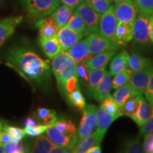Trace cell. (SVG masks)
I'll return each instance as SVG.
<instances>
[{
	"label": "cell",
	"instance_id": "cell-1",
	"mask_svg": "<svg viewBox=\"0 0 153 153\" xmlns=\"http://www.w3.org/2000/svg\"><path fill=\"white\" fill-rule=\"evenodd\" d=\"M8 61L25 77L38 84H45L51 78L49 61L45 60L30 50L17 48L11 50Z\"/></svg>",
	"mask_w": 153,
	"mask_h": 153
},
{
	"label": "cell",
	"instance_id": "cell-2",
	"mask_svg": "<svg viewBox=\"0 0 153 153\" xmlns=\"http://www.w3.org/2000/svg\"><path fill=\"white\" fill-rule=\"evenodd\" d=\"M52 71L56 79L61 92L65 94V85L69 79L77 75L76 63L68 54L62 51L52 59Z\"/></svg>",
	"mask_w": 153,
	"mask_h": 153
},
{
	"label": "cell",
	"instance_id": "cell-3",
	"mask_svg": "<svg viewBox=\"0 0 153 153\" xmlns=\"http://www.w3.org/2000/svg\"><path fill=\"white\" fill-rule=\"evenodd\" d=\"M28 14L35 18L51 14L59 7L60 0H21Z\"/></svg>",
	"mask_w": 153,
	"mask_h": 153
},
{
	"label": "cell",
	"instance_id": "cell-4",
	"mask_svg": "<svg viewBox=\"0 0 153 153\" xmlns=\"http://www.w3.org/2000/svg\"><path fill=\"white\" fill-rule=\"evenodd\" d=\"M117 24L118 20L115 15L114 6L111 5L106 12L101 15L98 31L101 35L106 38L108 41L118 45L115 36Z\"/></svg>",
	"mask_w": 153,
	"mask_h": 153
},
{
	"label": "cell",
	"instance_id": "cell-5",
	"mask_svg": "<svg viewBox=\"0 0 153 153\" xmlns=\"http://www.w3.org/2000/svg\"><path fill=\"white\" fill-rule=\"evenodd\" d=\"M97 110L95 105L87 104L82 111V117L76 133L78 140L93 133L97 125Z\"/></svg>",
	"mask_w": 153,
	"mask_h": 153
},
{
	"label": "cell",
	"instance_id": "cell-6",
	"mask_svg": "<svg viewBox=\"0 0 153 153\" xmlns=\"http://www.w3.org/2000/svg\"><path fill=\"white\" fill-rule=\"evenodd\" d=\"M150 15L139 12L133 22V37L137 43L145 45L150 43Z\"/></svg>",
	"mask_w": 153,
	"mask_h": 153
},
{
	"label": "cell",
	"instance_id": "cell-7",
	"mask_svg": "<svg viewBox=\"0 0 153 153\" xmlns=\"http://www.w3.org/2000/svg\"><path fill=\"white\" fill-rule=\"evenodd\" d=\"M118 22L133 23L139 13L138 7L134 0H122L114 6Z\"/></svg>",
	"mask_w": 153,
	"mask_h": 153
},
{
	"label": "cell",
	"instance_id": "cell-8",
	"mask_svg": "<svg viewBox=\"0 0 153 153\" xmlns=\"http://www.w3.org/2000/svg\"><path fill=\"white\" fill-rule=\"evenodd\" d=\"M87 39L89 52L94 55L106 51H116L119 48L97 32L89 34Z\"/></svg>",
	"mask_w": 153,
	"mask_h": 153
},
{
	"label": "cell",
	"instance_id": "cell-9",
	"mask_svg": "<svg viewBox=\"0 0 153 153\" xmlns=\"http://www.w3.org/2000/svg\"><path fill=\"white\" fill-rule=\"evenodd\" d=\"M75 11L85 22L88 35L98 31L99 20L101 17L100 14L93 10L89 6H88L85 1L80 4L76 7Z\"/></svg>",
	"mask_w": 153,
	"mask_h": 153
},
{
	"label": "cell",
	"instance_id": "cell-10",
	"mask_svg": "<svg viewBox=\"0 0 153 153\" xmlns=\"http://www.w3.org/2000/svg\"><path fill=\"white\" fill-rule=\"evenodd\" d=\"M45 133L46 136L55 145L68 149L71 152L78 140L76 134L73 137H71L59 131L53 125L50 126Z\"/></svg>",
	"mask_w": 153,
	"mask_h": 153
},
{
	"label": "cell",
	"instance_id": "cell-11",
	"mask_svg": "<svg viewBox=\"0 0 153 153\" xmlns=\"http://www.w3.org/2000/svg\"><path fill=\"white\" fill-rule=\"evenodd\" d=\"M84 36V34L76 32L67 26L60 28L57 34V38L62 48V51H67L70 48L82 39Z\"/></svg>",
	"mask_w": 153,
	"mask_h": 153
},
{
	"label": "cell",
	"instance_id": "cell-12",
	"mask_svg": "<svg viewBox=\"0 0 153 153\" xmlns=\"http://www.w3.org/2000/svg\"><path fill=\"white\" fill-rule=\"evenodd\" d=\"M152 70L153 65L140 71L132 72L128 84L134 88L137 93L143 94L146 89Z\"/></svg>",
	"mask_w": 153,
	"mask_h": 153
},
{
	"label": "cell",
	"instance_id": "cell-13",
	"mask_svg": "<svg viewBox=\"0 0 153 153\" xmlns=\"http://www.w3.org/2000/svg\"><path fill=\"white\" fill-rule=\"evenodd\" d=\"M105 136V133L97 129L94 133H91L83 138L79 140L72 152L86 153L87 151L95 145H100Z\"/></svg>",
	"mask_w": 153,
	"mask_h": 153
},
{
	"label": "cell",
	"instance_id": "cell-14",
	"mask_svg": "<svg viewBox=\"0 0 153 153\" xmlns=\"http://www.w3.org/2000/svg\"><path fill=\"white\" fill-rule=\"evenodd\" d=\"M65 51L76 63L87 62L94 56L93 54L89 52L87 38L81 39Z\"/></svg>",
	"mask_w": 153,
	"mask_h": 153
},
{
	"label": "cell",
	"instance_id": "cell-15",
	"mask_svg": "<svg viewBox=\"0 0 153 153\" xmlns=\"http://www.w3.org/2000/svg\"><path fill=\"white\" fill-rule=\"evenodd\" d=\"M37 26L39 28L40 39L56 37L57 32L60 29L58 24L55 22L52 15L40 20Z\"/></svg>",
	"mask_w": 153,
	"mask_h": 153
},
{
	"label": "cell",
	"instance_id": "cell-16",
	"mask_svg": "<svg viewBox=\"0 0 153 153\" xmlns=\"http://www.w3.org/2000/svg\"><path fill=\"white\" fill-rule=\"evenodd\" d=\"M22 16L9 17L0 20V48L10 36L22 22Z\"/></svg>",
	"mask_w": 153,
	"mask_h": 153
},
{
	"label": "cell",
	"instance_id": "cell-17",
	"mask_svg": "<svg viewBox=\"0 0 153 153\" xmlns=\"http://www.w3.org/2000/svg\"><path fill=\"white\" fill-rule=\"evenodd\" d=\"M152 106L143 97V94H140V96L138 107H137L136 111L134 114L131 119H133V121L139 127H141L151 117L152 114Z\"/></svg>",
	"mask_w": 153,
	"mask_h": 153
},
{
	"label": "cell",
	"instance_id": "cell-18",
	"mask_svg": "<svg viewBox=\"0 0 153 153\" xmlns=\"http://www.w3.org/2000/svg\"><path fill=\"white\" fill-rule=\"evenodd\" d=\"M115 36L120 47L126 45L133 39V23L118 22Z\"/></svg>",
	"mask_w": 153,
	"mask_h": 153
},
{
	"label": "cell",
	"instance_id": "cell-19",
	"mask_svg": "<svg viewBox=\"0 0 153 153\" xmlns=\"http://www.w3.org/2000/svg\"><path fill=\"white\" fill-rule=\"evenodd\" d=\"M111 89V75L109 72L106 71L103 79L93 91L91 97L94 100L101 102L104 98L110 95Z\"/></svg>",
	"mask_w": 153,
	"mask_h": 153
},
{
	"label": "cell",
	"instance_id": "cell-20",
	"mask_svg": "<svg viewBox=\"0 0 153 153\" xmlns=\"http://www.w3.org/2000/svg\"><path fill=\"white\" fill-rule=\"evenodd\" d=\"M55 144L45 135H38L28 146V152L34 153H48L54 148Z\"/></svg>",
	"mask_w": 153,
	"mask_h": 153
},
{
	"label": "cell",
	"instance_id": "cell-21",
	"mask_svg": "<svg viewBox=\"0 0 153 153\" xmlns=\"http://www.w3.org/2000/svg\"><path fill=\"white\" fill-rule=\"evenodd\" d=\"M39 42L42 51L50 59H53L62 51V48L57 36L45 39L39 38Z\"/></svg>",
	"mask_w": 153,
	"mask_h": 153
},
{
	"label": "cell",
	"instance_id": "cell-22",
	"mask_svg": "<svg viewBox=\"0 0 153 153\" xmlns=\"http://www.w3.org/2000/svg\"><path fill=\"white\" fill-rule=\"evenodd\" d=\"M129 56L127 51H123L112 59L108 71L111 75L114 76L128 68V60Z\"/></svg>",
	"mask_w": 153,
	"mask_h": 153
},
{
	"label": "cell",
	"instance_id": "cell-23",
	"mask_svg": "<svg viewBox=\"0 0 153 153\" xmlns=\"http://www.w3.org/2000/svg\"><path fill=\"white\" fill-rule=\"evenodd\" d=\"M115 54H116V51L101 53L99 54L94 55L92 58L86 62L88 65L89 70L106 68V65L109 61L111 60Z\"/></svg>",
	"mask_w": 153,
	"mask_h": 153
},
{
	"label": "cell",
	"instance_id": "cell-24",
	"mask_svg": "<svg viewBox=\"0 0 153 153\" xmlns=\"http://www.w3.org/2000/svg\"><path fill=\"white\" fill-rule=\"evenodd\" d=\"M138 93L134 89V88L129 85V84H126L125 85L122 86L118 89L114 93V99L117 103L118 106H119L120 109L121 107L123 106L125 102L129 99L132 98V97H135Z\"/></svg>",
	"mask_w": 153,
	"mask_h": 153
},
{
	"label": "cell",
	"instance_id": "cell-25",
	"mask_svg": "<svg viewBox=\"0 0 153 153\" xmlns=\"http://www.w3.org/2000/svg\"><path fill=\"white\" fill-rule=\"evenodd\" d=\"M115 116L106 112L101 107L97 108V130L106 134L107 130L110 127L113 122L116 120Z\"/></svg>",
	"mask_w": 153,
	"mask_h": 153
},
{
	"label": "cell",
	"instance_id": "cell-26",
	"mask_svg": "<svg viewBox=\"0 0 153 153\" xmlns=\"http://www.w3.org/2000/svg\"><path fill=\"white\" fill-rule=\"evenodd\" d=\"M153 65L152 61L139 54H133L128 57V67L132 72L140 71Z\"/></svg>",
	"mask_w": 153,
	"mask_h": 153
},
{
	"label": "cell",
	"instance_id": "cell-27",
	"mask_svg": "<svg viewBox=\"0 0 153 153\" xmlns=\"http://www.w3.org/2000/svg\"><path fill=\"white\" fill-rule=\"evenodd\" d=\"M73 12V9L63 4L55 9V11L52 13V16L58 24L59 27L61 28L66 26Z\"/></svg>",
	"mask_w": 153,
	"mask_h": 153
},
{
	"label": "cell",
	"instance_id": "cell-28",
	"mask_svg": "<svg viewBox=\"0 0 153 153\" xmlns=\"http://www.w3.org/2000/svg\"><path fill=\"white\" fill-rule=\"evenodd\" d=\"M106 72V68L89 70V74H88V82L87 85V93L89 96L91 95L96 87L99 85V82L103 79Z\"/></svg>",
	"mask_w": 153,
	"mask_h": 153
},
{
	"label": "cell",
	"instance_id": "cell-29",
	"mask_svg": "<svg viewBox=\"0 0 153 153\" xmlns=\"http://www.w3.org/2000/svg\"><path fill=\"white\" fill-rule=\"evenodd\" d=\"M67 96H68V99L70 104L78 109L81 111L84 110L87 103L79 87L75 88L72 91L67 94Z\"/></svg>",
	"mask_w": 153,
	"mask_h": 153
},
{
	"label": "cell",
	"instance_id": "cell-30",
	"mask_svg": "<svg viewBox=\"0 0 153 153\" xmlns=\"http://www.w3.org/2000/svg\"><path fill=\"white\" fill-rule=\"evenodd\" d=\"M36 118L45 125H52L57 120L55 110L46 108H39L36 111Z\"/></svg>",
	"mask_w": 153,
	"mask_h": 153
},
{
	"label": "cell",
	"instance_id": "cell-31",
	"mask_svg": "<svg viewBox=\"0 0 153 153\" xmlns=\"http://www.w3.org/2000/svg\"><path fill=\"white\" fill-rule=\"evenodd\" d=\"M100 107L104 108L108 114L115 116L116 118H119L120 116H122L119 106H118L117 103L114 100V97H111V95L108 96L101 101Z\"/></svg>",
	"mask_w": 153,
	"mask_h": 153
},
{
	"label": "cell",
	"instance_id": "cell-32",
	"mask_svg": "<svg viewBox=\"0 0 153 153\" xmlns=\"http://www.w3.org/2000/svg\"><path fill=\"white\" fill-rule=\"evenodd\" d=\"M143 94H138L135 97L129 99L125 102L123 106L120 108V112H121L122 116H127V117L132 118L134 114L136 111L137 107L139 105L140 101V96Z\"/></svg>",
	"mask_w": 153,
	"mask_h": 153
},
{
	"label": "cell",
	"instance_id": "cell-33",
	"mask_svg": "<svg viewBox=\"0 0 153 153\" xmlns=\"http://www.w3.org/2000/svg\"><path fill=\"white\" fill-rule=\"evenodd\" d=\"M52 125L59 131L71 137H73L76 133V128L71 120L57 119Z\"/></svg>",
	"mask_w": 153,
	"mask_h": 153
},
{
	"label": "cell",
	"instance_id": "cell-34",
	"mask_svg": "<svg viewBox=\"0 0 153 153\" xmlns=\"http://www.w3.org/2000/svg\"><path fill=\"white\" fill-rule=\"evenodd\" d=\"M66 26L76 32L84 34L85 36L88 35L85 22L76 11L72 14Z\"/></svg>",
	"mask_w": 153,
	"mask_h": 153
},
{
	"label": "cell",
	"instance_id": "cell-35",
	"mask_svg": "<svg viewBox=\"0 0 153 153\" xmlns=\"http://www.w3.org/2000/svg\"><path fill=\"white\" fill-rule=\"evenodd\" d=\"M132 73V70L130 68H127L123 71L114 75V79L111 80V87L116 89L122 86L125 85L129 81L130 76Z\"/></svg>",
	"mask_w": 153,
	"mask_h": 153
},
{
	"label": "cell",
	"instance_id": "cell-36",
	"mask_svg": "<svg viewBox=\"0 0 153 153\" xmlns=\"http://www.w3.org/2000/svg\"><path fill=\"white\" fill-rule=\"evenodd\" d=\"M122 150L123 152L127 153H142L144 152L140 141L137 137L126 140Z\"/></svg>",
	"mask_w": 153,
	"mask_h": 153
},
{
	"label": "cell",
	"instance_id": "cell-37",
	"mask_svg": "<svg viewBox=\"0 0 153 153\" xmlns=\"http://www.w3.org/2000/svg\"><path fill=\"white\" fill-rule=\"evenodd\" d=\"M4 152L7 153H23L28 152V146L25 145L24 141H11L3 145Z\"/></svg>",
	"mask_w": 153,
	"mask_h": 153
},
{
	"label": "cell",
	"instance_id": "cell-38",
	"mask_svg": "<svg viewBox=\"0 0 153 153\" xmlns=\"http://www.w3.org/2000/svg\"><path fill=\"white\" fill-rule=\"evenodd\" d=\"M88 6L101 15L108 10L111 6L109 0H85Z\"/></svg>",
	"mask_w": 153,
	"mask_h": 153
},
{
	"label": "cell",
	"instance_id": "cell-39",
	"mask_svg": "<svg viewBox=\"0 0 153 153\" xmlns=\"http://www.w3.org/2000/svg\"><path fill=\"white\" fill-rule=\"evenodd\" d=\"M3 130H4L5 131L10 134L11 137H12L11 141H19L20 140H22L26 135L24 130L14 127V126L5 125L3 126Z\"/></svg>",
	"mask_w": 153,
	"mask_h": 153
},
{
	"label": "cell",
	"instance_id": "cell-40",
	"mask_svg": "<svg viewBox=\"0 0 153 153\" xmlns=\"http://www.w3.org/2000/svg\"><path fill=\"white\" fill-rule=\"evenodd\" d=\"M49 126V125H45V124L35 125L33 126H31V127L25 128L24 132L25 134L28 135V136L36 137L38 135H42V134L45 133Z\"/></svg>",
	"mask_w": 153,
	"mask_h": 153
},
{
	"label": "cell",
	"instance_id": "cell-41",
	"mask_svg": "<svg viewBox=\"0 0 153 153\" xmlns=\"http://www.w3.org/2000/svg\"><path fill=\"white\" fill-rule=\"evenodd\" d=\"M138 7L139 12L153 14V0H134Z\"/></svg>",
	"mask_w": 153,
	"mask_h": 153
},
{
	"label": "cell",
	"instance_id": "cell-42",
	"mask_svg": "<svg viewBox=\"0 0 153 153\" xmlns=\"http://www.w3.org/2000/svg\"><path fill=\"white\" fill-rule=\"evenodd\" d=\"M89 68L86 62H80L76 63V72L78 76L81 78L82 82L86 85L88 82V74H89Z\"/></svg>",
	"mask_w": 153,
	"mask_h": 153
},
{
	"label": "cell",
	"instance_id": "cell-43",
	"mask_svg": "<svg viewBox=\"0 0 153 153\" xmlns=\"http://www.w3.org/2000/svg\"><path fill=\"white\" fill-rule=\"evenodd\" d=\"M144 93L146 100L153 107V70L150 74L148 85Z\"/></svg>",
	"mask_w": 153,
	"mask_h": 153
},
{
	"label": "cell",
	"instance_id": "cell-44",
	"mask_svg": "<svg viewBox=\"0 0 153 153\" xmlns=\"http://www.w3.org/2000/svg\"><path fill=\"white\" fill-rule=\"evenodd\" d=\"M143 148L145 152L153 153V133L145 135Z\"/></svg>",
	"mask_w": 153,
	"mask_h": 153
},
{
	"label": "cell",
	"instance_id": "cell-45",
	"mask_svg": "<svg viewBox=\"0 0 153 153\" xmlns=\"http://www.w3.org/2000/svg\"><path fill=\"white\" fill-rule=\"evenodd\" d=\"M150 133H153V109L151 117L144 125L140 127V135L145 136V135Z\"/></svg>",
	"mask_w": 153,
	"mask_h": 153
},
{
	"label": "cell",
	"instance_id": "cell-46",
	"mask_svg": "<svg viewBox=\"0 0 153 153\" xmlns=\"http://www.w3.org/2000/svg\"><path fill=\"white\" fill-rule=\"evenodd\" d=\"M76 87H79V76L77 75L72 76L67 82L65 85V94L72 91Z\"/></svg>",
	"mask_w": 153,
	"mask_h": 153
},
{
	"label": "cell",
	"instance_id": "cell-47",
	"mask_svg": "<svg viewBox=\"0 0 153 153\" xmlns=\"http://www.w3.org/2000/svg\"><path fill=\"white\" fill-rule=\"evenodd\" d=\"M11 140H12V137L10 134L3 129L0 131V144L4 145L11 142Z\"/></svg>",
	"mask_w": 153,
	"mask_h": 153
},
{
	"label": "cell",
	"instance_id": "cell-48",
	"mask_svg": "<svg viewBox=\"0 0 153 153\" xmlns=\"http://www.w3.org/2000/svg\"><path fill=\"white\" fill-rule=\"evenodd\" d=\"M84 1L85 0H60V2L62 3L63 4L71 7L72 9H75Z\"/></svg>",
	"mask_w": 153,
	"mask_h": 153
},
{
	"label": "cell",
	"instance_id": "cell-49",
	"mask_svg": "<svg viewBox=\"0 0 153 153\" xmlns=\"http://www.w3.org/2000/svg\"><path fill=\"white\" fill-rule=\"evenodd\" d=\"M36 123H37V121L33 117H27L24 121V126L25 128L31 127V126L36 125Z\"/></svg>",
	"mask_w": 153,
	"mask_h": 153
},
{
	"label": "cell",
	"instance_id": "cell-50",
	"mask_svg": "<svg viewBox=\"0 0 153 153\" xmlns=\"http://www.w3.org/2000/svg\"><path fill=\"white\" fill-rule=\"evenodd\" d=\"M63 152H71L70 150L68 149L62 148V147L58 146V145H55L52 150L51 151V153H63Z\"/></svg>",
	"mask_w": 153,
	"mask_h": 153
},
{
	"label": "cell",
	"instance_id": "cell-51",
	"mask_svg": "<svg viewBox=\"0 0 153 153\" xmlns=\"http://www.w3.org/2000/svg\"><path fill=\"white\" fill-rule=\"evenodd\" d=\"M149 35L150 40L153 43V14H151L150 16V30H149Z\"/></svg>",
	"mask_w": 153,
	"mask_h": 153
},
{
	"label": "cell",
	"instance_id": "cell-52",
	"mask_svg": "<svg viewBox=\"0 0 153 153\" xmlns=\"http://www.w3.org/2000/svg\"><path fill=\"white\" fill-rule=\"evenodd\" d=\"M101 152L102 151H101L100 145H95V146H93L91 148H89L86 153H101Z\"/></svg>",
	"mask_w": 153,
	"mask_h": 153
},
{
	"label": "cell",
	"instance_id": "cell-53",
	"mask_svg": "<svg viewBox=\"0 0 153 153\" xmlns=\"http://www.w3.org/2000/svg\"><path fill=\"white\" fill-rule=\"evenodd\" d=\"M4 152H4V150L3 145L0 144V153H4Z\"/></svg>",
	"mask_w": 153,
	"mask_h": 153
},
{
	"label": "cell",
	"instance_id": "cell-54",
	"mask_svg": "<svg viewBox=\"0 0 153 153\" xmlns=\"http://www.w3.org/2000/svg\"><path fill=\"white\" fill-rule=\"evenodd\" d=\"M111 2H118V1H122V0H109Z\"/></svg>",
	"mask_w": 153,
	"mask_h": 153
},
{
	"label": "cell",
	"instance_id": "cell-55",
	"mask_svg": "<svg viewBox=\"0 0 153 153\" xmlns=\"http://www.w3.org/2000/svg\"><path fill=\"white\" fill-rule=\"evenodd\" d=\"M2 129H3V126H2V124L1 123V122H0V131Z\"/></svg>",
	"mask_w": 153,
	"mask_h": 153
}]
</instances>
